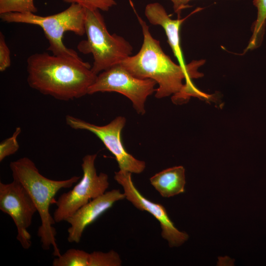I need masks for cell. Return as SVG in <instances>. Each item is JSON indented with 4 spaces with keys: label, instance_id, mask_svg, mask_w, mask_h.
<instances>
[{
    "label": "cell",
    "instance_id": "10",
    "mask_svg": "<svg viewBox=\"0 0 266 266\" xmlns=\"http://www.w3.org/2000/svg\"><path fill=\"white\" fill-rule=\"evenodd\" d=\"M114 179L123 187L128 200L137 209L150 213L159 221L161 235L167 241L169 247H178L188 239L186 233L179 231L174 226L163 205L150 201L139 192L132 180V173L120 169L115 172Z\"/></svg>",
    "mask_w": 266,
    "mask_h": 266
},
{
    "label": "cell",
    "instance_id": "16",
    "mask_svg": "<svg viewBox=\"0 0 266 266\" xmlns=\"http://www.w3.org/2000/svg\"><path fill=\"white\" fill-rule=\"evenodd\" d=\"M34 0H0V14L8 12L36 13Z\"/></svg>",
    "mask_w": 266,
    "mask_h": 266
},
{
    "label": "cell",
    "instance_id": "5",
    "mask_svg": "<svg viewBox=\"0 0 266 266\" xmlns=\"http://www.w3.org/2000/svg\"><path fill=\"white\" fill-rule=\"evenodd\" d=\"M85 9L72 3L59 13L46 16L33 13L8 12L0 14L1 20L8 23H22L40 27L49 43L48 50L52 54L76 56L77 53L67 48L63 38L66 32H71L78 35L85 33Z\"/></svg>",
    "mask_w": 266,
    "mask_h": 266
},
{
    "label": "cell",
    "instance_id": "12",
    "mask_svg": "<svg viewBox=\"0 0 266 266\" xmlns=\"http://www.w3.org/2000/svg\"><path fill=\"white\" fill-rule=\"evenodd\" d=\"M144 12L151 24L159 25L164 29L167 36V42L177 59L179 65L185 68H188L190 64L186 65L183 58L180 45L179 31L182 24L192 13L183 19H172L163 6L158 2L147 4Z\"/></svg>",
    "mask_w": 266,
    "mask_h": 266
},
{
    "label": "cell",
    "instance_id": "9",
    "mask_svg": "<svg viewBox=\"0 0 266 266\" xmlns=\"http://www.w3.org/2000/svg\"><path fill=\"white\" fill-rule=\"evenodd\" d=\"M0 210L13 220L17 230L16 238L22 247L29 249L31 235L28 231L36 208L30 196L19 182H0Z\"/></svg>",
    "mask_w": 266,
    "mask_h": 266
},
{
    "label": "cell",
    "instance_id": "21",
    "mask_svg": "<svg viewBox=\"0 0 266 266\" xmlns=\"http://www.w3.org/2000/svg\"><path fill=\"white\" fill-rule=\"evenodd\" d=\"M191 0H171L173 3V7L174 12L177 14L178 18H180V15L181 11L189 7L190 5L188 3Z\"/></svg>",
    "mask_w": 266,
    "mask_h": 266
},
{
    "label": "cell",
    "instance_id": "20",
    "mask_svg": "<svg viewBox=\"0 0 266 266\" xmlns=\"http://www.w3.org/2000/svg\"><path fill=\"white\" fill-rule=\"evenodd\" d=\"M10 51L3 34L0 33V71H5L11 65Z\"/></svg>",
    "mask_w": 266,
    "mask_h": 266
},
{
    "label": "cell",
    "instance_id": "2",
    "mask_svg": "<svg viewBox=\"0 0 266 266\" xmlns=\"http://www.w3.org/2000/svg\"><path fill=\"white\" fill-rule=\"evenodd\" d=\"M135 13L142 29L143 43L136 54L120 64L137 78L155 80L159 85L155 95L157 99L187 94V87H194L190 79L201 76L197 69L205 61H193L187 68L174 63L163 51L160 41L152 36L146 23Z\"/></svg>",
    "mask_w": 266,
    "mask_h": 266
},
{
    "label": "cell",
    "instance_id": "19",
    "mask_svg": "<svg viewBox=\"0 0 266 266\" xmlns=\"http://www.w3.org/2000/svg\"><path fill=\"white\" fill-rule=\"evenodd\" d=\"M66 3L79 4L85 9L106 11L116 4L115 0H62Z\"/></svg>",
    "mask_w": 266,
    "mask_h": 266
},
{
    "label": "cell",
    "instance_id": "3",
    "mask_svg": "<svg viewBox=\"0 0 266 266\" xmlns=\"http://www.w3.org/2000/svg\"><path fill=\"white\" fill-rule=\"evenodd\" d=\"M13 180L20 183L32 199L38 213L41 224L37 234L44 250L53 247V255L60 252L56 242V223L50 213V206L56 194L62 189L69 188L78 182L80 177L73 176L68 179L55 180L48 178L39 171L34 163L27 157L12 161L9 165Z\"/></svg>",
    "mask_w": 266,
    "mask_h": 266
},
{
    "label": "cell",
    "instance_id": "15",
    "mask_svg": "<svg viewBox=\"0 0 266 266\" xmlns=\"http://www.w3.org/2000/svg\"><path fill=\"white\" fill-rule=\"evenodd\" d=\"M90 253L82 250L71 248L55 258L53 266H89Z\"/></svg>",
    "mask_w": 266,
    "mask_h": 266
},
{
    "label": "cell",
    "instance_id": "13",
    "mask_svg": "<svg viewBox=\"0 0 266 266\" xmlns=\"http://www.w3.org/2000/svg\"><path fill=\"white\" fill-rule=\"evenodd\" d=\"M185 169L182 166L164 169L150 178L152 186L163 198H170L185 192Z\"/></svg>",
    "mask_w": 266,
    "mask_h": 266
},
{
    "label": "cell",
    "instance_id": "7",
    "mask_svg": "<svg viewBox=\"0 0 266 266\" xmlns=\"http://www.w3.org/2000/svg\"><path fill=\"white\" fill-rule=\"evenodd\" d=\"M157 83L150 78L140 79L133 76L121 64L116 65L98 74L90 87L88 94L115 92L127 97L136 112L145 113V102L156 89Z\"/></svg>",
    "mask_w": 266,
    "mask_h": 266
},
{
    "label": "cell",
    "instance_id": "4",
    "mask_svg": "<svg viewBox=\"0 0 266 266\" xmlns=\"http://www.w3.org/2000/svg\"><path fill=\"white\" fill-rule=\"evenodd\" d=\"M85 29L87 39L81 41L77 48L84 54L93 55L92 70L96 74L120 64L132 54L133 48L129 41L108 32L99 10L85 9Z\"/></svg>",
    "mask_w": 266,
    "mask_h": 266
},
{
    "label": "cell",
    "instance_id": "11",
    "mask_svg": "<svg viewBox=\"0 0 266 266\" xmlns=\"http://www.w3.org/2000/svg\"><path fill=\"white\" fill-rule=\"evenodd\" d=\"M126 199L124 193L119 190L113 189L91 200L66 220L70 225L67 229V240L70 243H79L87 226L93 223L113 204Z\"/></svg>",
    "mask_w": 266,
    "mask_h": 266
},
{
    "label": "cell",
    "instance_id": "17",
    "mask_svg": "<svg viewBox=\"0 0 266 266\" xmlns=\"http://www.w3.org/2000/svg\"><path fill=\"white\" fill-rule=\"evenodd\" d=\"M122 260L114 250L107 252L94 251L90 253L89 266H120Z\"/></svg>",
    "mask_w": 266,
    "mask_h": 266
},
{
    "label": "cell",
    "instance_id": "14",
    "mask_svg": "<svg viewBox=\"0 0 266 266\" xmlns=\"http://www.w3.org/2000/svg\"><path fill=\"white\" fill-rule=\"evenodd\" d=\"M257 9V18L253 26V34L246 51L259 47L263 38L266 21V0H253Z\"/></svg>",
    "mask_w": 266,
    "mask_h": 266
},
{
    "label": "cell",
    "instance_id": "6",
    "mask_svg": "<svg viewBox=\"0 0 266 266\" xmlns=\"http://www.w3.org/2000/svg\"><path fill=\"white\" fill-rule=\"evenodd\" d=\"M97 154L85 155L82 159L83 175L81 180L67 192L62 194L56 201L53 217L56 223L66 220L91 200L102 195L108 188L107 174L97 172L95 164Z\"/></svg>",
    "mask_w": 266,
    "mask_h": 266
},
{
    "label": "cell",
    "instance_id": "1",
    "mask_svg": "<svg viewBox=\"0 0 266 266\" xmlns=\"http://www.w3.org/2000/svg\"><path fill=\"white\" fill-rule=\"evenodd\" d=\"M30 87L57 100L68 101L88 94L97 75L78 55L65 56L36 53L27 60Z\"/></svg>",
    "mask_w": 266,
    "mask_h": 266
},
{
    "label": "cell",
    "instance_id": "8",
    "mask_svg": "<svg viewBox=\"0 0 266 266\" xmlns=\"http://www.w3.org/2000/svg\"><path fill=\"white\" fill-rule=\"evenodd\" d=\"M66 124L76 130H86L95 134L114 156L120 170L139 174L145 168L144 161L129 153L123 146L121 132L125 126V117L118 116L109 123L98 126L69 115L65 118Z\"/></svg>",
    "mask_w": 266,
    "mask_h": 266
},
{
    "label": "cell",
    "instance_id": "18",
    "mask_svg": "<svg viewBox=\"0 0 266 266\" xmlns=\"http://www.w3.org/2000/svg\"><path fill=\"white\" fill-rule=\"evenodd\" d=\"M19 127L15 129L12 135L2 140L0 143V162H2L9 156L15 154L19 149V144L17 140L21 132Z\"/></svg>",
    "mask_w": 266,
    "mask_h": 266
}]
</instances>
